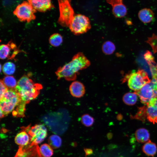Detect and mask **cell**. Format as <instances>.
Segmentation results:
<instances>
[{"mask_svg":"<svg viewBox=\"0 0 157 157\" xmlns=\"http://www.w3.org/2000/svg\"><path fill=\"white\" fill-rule=\"evenodd\" d=\"M90 63L89 60L81 52H79L73 57L72 60L56 72L58 79L64 78L67 81L75 80L79 71L88 67Z\"/></svg>","mask_w":157,"mask_h":157,"instance_id":"6da1fadb","label":"cell"},{"mask_svg":"<svg viewBox=\"0 0 157 157\" xmlns=\"http://www.w3.org/2000/svg\"><path fill=\"white\" fill-rule=\"evenodd\" d=\"M42 88V85L34 83L28 75L19 79L15 89L22 99L28 104L37 97Z\"/></svg>","mask_w":157,"mask_h":157,"instance_id":"7a4b0ae2","label":"cell"},{"mask_svg":"<svg viewBox=\"0 0 157 157\" xmlns=\"http://www.w3.org/2000/svg\"><path fill=\"white\" fill-rule=\"evenodd\" d=\"M23 100L15 89H8L0 99V110L4 116L12 112Z\"/></svg>","mask_w":157,"mask_h":157,"instance_id":"3957f363","label":"cell"},{"mask_svg":"<svg viewBox=\"0 0 157 157\" xmlns=\"http://www.w3.org/2000/svg\"><path fill=\"white\" fill-rule=\"evenodd\" d=\"M127 81L129 88L135 92L139 90L144 85L150 82L147 73L143 69L133 71L126 75L123 81Z\"/></svg>","mask_w":157,"mask_h":157,"instance_id":"277c9868","label":"cell"},{"mask_svg":"<svg viewBox=\"0 0 157 157\" xmlns=\"http://www.w3.org/2000/svg\"><path fill=\"white\" fill-rule=\"evenodd\" d=\"M59 11L58 22L63 27H69L74 15L71 0H58Z\"/></svg>","mask_w":157,"mask_h":157,"instance_id":"5b68a950","label":"cell"},{"mask_svg":"<svg viewBox=\"0 0 157 157\" xmlns=\"http://www.w3.org/2000/svg\"><path fill=\"white\" fill-rule=\"evenodd\" d=\"M36 11L28 1H24L17 6L13 13L20 21L29 22L35 19Z\"/></svg>","mask_w":157,"mask_h":157,"instance_id":"8992f818","label":"cell"},{"mask_svg":"<svg viewBox=\"0 0 157 157\" xmlns=\"http://www.w3.org/2000/svg\"><path fill=\"white\" fill-rule=\"evenodd\" d=\"M71 32L77 35L86 33L91 28L89 18L81 14L75 15L69 27Z\"/></svg>","mask_w":157,"mask_h":157,"instance_id":"52a82bcc","label":"cell"},{"mask_svg":"<svg viewBox=\"0 0 157 157\" xmlns=\"http://www.w3.org/2000/svg\"><path fill=\"white\" fill-rule=\"evenodd\" d=\"M141 102L146 104L153 98L157 97V79H152L139 90L135 92Z\"/></svg>","mask_w":157,"mask_h":157,"instance_id":"ba28073f","label":"cell"},{"mask_svg":"<svg viewBox=\"0 0 157 157\" xmlns=\"http://www.w3.org/2000/svg\"><path fill=\"white\" fill-rule=\"evenodd\" d=\"M25 129L30 137V141L35 144L38 145L42 142L47 135V129L42 124H36Z\"/></svg>","mask_w":157,"mask_h":157,"instance_id":"9c48e42d","label":"cell"},{"mask_svg":"<svg viewBox=\"0 0 157 157\" xmlns=\"http://www.w3.org/2000/svg\"><path fill=\"white\" fill-rule=\"evenodd\" d=\"M140 109L142 117L144 116L149 122L157 124V97L151 100L146 106Z\"/></svg>","mask_w":157,"mask_h":157,"instance_id":"30bf717a","label":"cell"},{"mask_svg":"<svg viewBox=\"0 0 157 157\" xmlns=\"http://www.w3.org/2000/svg\"><path fill=\"white\" fill-rule=\"evenodd\" d=\"M21 51L16 44L12 41L6 44H2L0 47V58L1 59H14Z\"/></svg>","mask_w":157,"mask_h":157,"instance_id":"8fae6325","label":"cell"},{"mask_svg":"<svg viewBox=\"0 0 157 157\" xmlns=\"http://www.w3.org/2000/svg\"><path fill=\"white\" fill-rule=\"evenodd\" d=\"M36 11L44 12L54 8L51 0H27Z\"/></svg>","mask_w":157,"mask_h":157,"instance_id":"7c38bea8","label":"cell"},{"mask_svg":"<svg viewBox=\"0 0 157 157\" xmlns=\"http://www.w3.org/2000/svg\"><path fill=\"white\" fill-rule=\"evenodd\" d=\"M69 90L73 97L77 98L83 96L85 92L83 84L78 81H74L71 84L69 87Z\"/></svg>","mask_w":157,"mask_h":157,"instance_id":"4fadbf2b","label":"cell"},{"mask_svg":"<svg viewBox=\"0 0 157 157\" xmlns=\"http://www.w3.org/2000/svg\"><path fill=\"white\" fill-rule=\"evenodd\" d=\"M15 141L19 147L25 146L29 144L30 137L26 129L20 132L17 134L15 138Z\"/></svg>","mask_w":157,"mask_h":157,"instance_id":"5bb4252c","label":"cell"},{"mask_svg":"<svg viewBox=\"0 0 157 157\" xmlns=\"http://www.w3.org/2000/svg\"><path fill=\"white\" fill-rule=\"evenodd\" d=\"M140 20L144 23L150 22L154 17V13L152 10L149 8H144L140 10L138 14Z\"/></svg>","mask_w":157,"mask_h":157,"instance_id":"9a60e30c","label":"cell"},{"mask_svg":"<svg viewBox=\"0 0 157 157\" xmlns=\"http://www.w3.org/2000/svg\"><path fill=\"white\" fill-rule=\"evenodd\" d=\"M136 140L140 143L146 142L149 140L150 134L148 131L144 128L137 129L135 133Z\"/></svg>","mask_w":157,"mask_h":157,"instance_id":"2e32d148","label":"cell"},{"mask_svg":"<svg viewBox=\"0 0 157 157\" xmlns=\"http://www.w3.org/2000/svg\"><path fill=\"white\" fill-rule=\"evenodd\" d=\"M112 10L115 17L118 18L124 17L127 13L126 8L122 3L116 4L112 6Z\"/></svg>","mask_w":157,"mask_h":157,"instance_id":"e0dca14e","label":"cell"},{"mask_svg":"<svg viewBox=\"0 0 157 157\" xmlns=\"http://www.w3.org/2000/svg\"><path fill=\"white\" fill-rule=\"evenodd\" d=\"M142 149V151L146 155L153 156L156 153L157 147L155 143L149 140L143 145Z\"/></svg>","mask_w":157,"mask_h":157,"instance_id":"ac0fdd59","label":"cell"},{"mask_svg":"<svg viewBox=\"0 0 157 157\" xmlns=\"http://www.w3.org/2000/svg\"><path fill=\"white\" fill-rule=\"evenodd\" d=\"M138 96L135 92H127L123 95L122 100L126 104L132 106L136 103Z\"/></svg>","mask_w":157,"mask_h":157,"instance_id":"d6986e66","label":"cell"},{"mask_svg":"<svg viewBox=\"0 0 157 157\" xmlns=\"http://www.w3.org/2000/svg\"><path fill=\"white\" fill-rule=\"evenodd\" d=\"M39 149L42 157H51L53 155V148L49 144H42L39 147Z\"/></svg>","mask_w":157,"mask_h":157,"instance_id":"ffe728a7","label":"cell"},{"mask_svg":"<svg viewBox=\"0 0 157 157\" xmlns=\"http://www.w3.org/2000/svg\"><path fill=\"white\" fill-rule=\"evenodd\" d=\"M49 144L53 149L58 148L62 144L61 138L58 135L54 134L51 135L48 139Z\"/></svg>","mask_w":157,"mask_h":157,"instance_id":"44dd1931","label":"cell"},{"mask_svg":"<svg viewBox=\"0 0 157 157\" xmlns=\"http://www.w3.org/2000/svg\"><path fill=\"white\" fill-rule=\"evenodd\" d=\"M26 104V103L23 100L12 112L13 115L17 117H24Z\"/></svg>","mask_w":157,"mask_h":157,"instance_id":"7402d4cb","label":"cell"},{"mask_svg":"<svg viewBox=\"0 0 157 157\" xmlns=\"http://www.w3.org/2000/svg\"><path fill=\"white\" fill-rule=\"evenodd\" d=\"M103 52L106 55H109L113 54L115 50V46L112 42L108 41L104 42L102 47Z\"/></svg>","mask_w":157,"mask_h":157,"instance_id":"603a6c76","label":"cell"},{"mask_svg":"<svg viewBox=\"0 0 157 157\" xmlns=\"http://www.w3.org/2000/svg\"><path fill=\"white\" fill-rule=\"evenodd\" d=\"M49 42L51 46L57 47L62 43L63 38L62 35L58 33H54L49 37Z\"/></svg>","mask_w":157,"mask_h":157,"instance_id":"cb8c5ba5","label":"cell"},{"mask_svg":"<svg viewBox=\"0 0 157 157\" xmlns=\"http://www.w3.org/2000/svg\"><path fill=\"white\" fill-rule=\"evenodd\" d=\"M4 84L8 89H14L16 87L17 82L13 76H7L2 80Z\"/></svg>","mask_w":157,"mask_h":157,"instance_id":"d4e9b609","label":"cell"},{"mask_svg":"<svg viewBox=\"0 0 157 157\" xmlns=\"http://www.w3.org/2000/svg\"><path fill=\"white\" fill-rule=\"evenodd\" d=\"M15 68V66L14 63L10 62H8L3 65L2 70L5 74L10 76L14 73Z\"/></svg>","mask_w":157,"mask_h":157,"instance_id":"484cf974","label":"cell"},{"mask_svg":"<svg viewBox=\"0 0 157 157\" xmlns=\"http://www.w3.org/2000/svg\"><path fill=\"white\" fill-rule=\"evenodd\" d=\"M81 121L82 124L87 127L92 126L94 122V118L88 114L83 115L81 117Z\"/></svg>","mask_w":157,"mask_h":157,"instance_id":"4316f807","label":"cell"},{"mask_svg":"<svg viewBox=\"0 0 157 157\" xmlns=\"http://www.w3.org/2000/svg\"><path fill=\"white\" fill-rule=\"evenodd\" d=\"M145 42L151 46L154 53L157 52V35L153 33Z\"/></svg>","mask_w":157,"mask_h":157,"instance_id":"83f0119b","label":"cell"},{"mask_svg":"<svg viewBox=\"0 0 157 157\" xmlns=\"http://www.w3.org/2000/svg\"><path fill=\"white\" fill-rule=\"evenodd\" d=\"M8 88L4 84L2 80H0V99H1L4 94L8 90Z\"/></svg>","mask_w":157,"mask_h":157,"instance_id":"f1b7e54d","label":"cell"},{"mask_svg":"<svg viewBox=\"0 0 157 157\" xmlns=\"http://www.w3.org/2000/svg\"><path fill=\"white\" fill-rule=\"evenodd\" d=\"M107 2L112 6L118 3H122V0H106Z\"/></svg>","mask_w":157,"mask_h":157,"instance_id":"f546056e","label":"cell"},{"mask_svg":"<svg viewBox=\"0 0 157 157\" xmlns=\"http://www.w3.org/2000/svg\"><path fill=\"white\" fill-rule=\"evenodd\" d=\"M84 150L85 152V157L91 155L93 153V150L90 148H84Z\"/></svg>","mask_w":157,"mask_h":157,"instance_id":"4dcf8cb0","label":"cell"}]
</instances>
